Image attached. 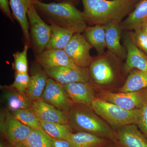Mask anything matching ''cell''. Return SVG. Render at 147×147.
Instances as JSON below:
<instances>
[{
    "label": "cell",
    "mask_w": 147,
    "mask_h": 147,
    "mask_svg": "<svg viewBox=\"0 0 147 147\" xmlns=\"http://www.w3.org/2000/svg\"><path fill=\"white\" fill-rule=\"evenodd\" d=\"M67 118L68 124L72 129L95 134L118 144L116 131L90 107L74 104L67 113Z\"/></svg>",
    "instance_id": "obj_3"
},
{
    "label": "cell",
    "mask_w": 147,
    "mask_h": 147,
    "mask_svg": "<svg viewBox=\"0 0 147 147\" xmlns=\"http://www.w3.org/2000/svg\"><path fill=\"white\" fill-rule=\"evenodd\" d=\"M84 36L92 47L99 55L105 53L106 47L105 27L104 25L87 26L84 30Z\"/></svg>",
    "instance_id": "obj_23"
},
{
    "label": "cell",
    "mask_w": 147,
    "mask_h": 147,
    "mask_svg": "<svg viewBox=\"0 0 147 147\" xmlns=\"http://www.w3.org/2000/svg\"><path fill=\"white\" fill-rule=\"evenodd\" d=\"M30 81L28 74L15 72L14 82L10 87L20 92L26 93Z\"/></svg>",
    "instance_id": "obj_31"
},
{
    "label": "cell",
    "mask_w": 147,
    "mask_h": 147,
    "mask_svg": "<svg viewBox=\"0 0 147 147\" xmlns=\"http://www.w3.org/2000/svg\"><path fill=\"white\" fill-rule=\"evenodd\" d=\"M1 131L11 144L24 143L32 129L22 123L8 110L1 115Z\"/></svg>",
    "instance_id": "obj_8"
},
{
    "label": "cell",
    "mask_w": 147,
    "mask_h": 147,
    "mask_svg": "<svg viewBox=\"0 0 147 147\" xmlns=\"http://www.w3.org/2000/svg\"><path fill=\"white\" fill-rule=\"evenodd\" d=\"M31 43L36 55L47 49L51 36L50 25L45 23L35 8L31 6L28 12Z\"/></svg>",
    "instance_id": "obj_6"
},
{
    "label": "cell",
    "mask_w": 147,
    "mask_h": 147,
    "mask_svg": "<svg viewBox=\"0 0 147 147\" xmlns=\"http://www.w3.org/2000/svg\"><path fill=\"white\" fill-rule=\"evenodd\" d=\"M15 117L32 129L44 131L39 119L31 109H22L11 112Z\"/></svg>",
    "instance_id": "obj_27"
},
{
    "label": "cell",
    "mask_w": 147,
    "mask_h": 147,
    "mask_svg": "<svg viewBox=\"0 0 147 147\" xmlns=\"http://www.w3.org/2000/svg\"><path fill=\"white\" fill-rule=\"evenodd\" d=\"M140 28L147 34V20L142 24Z\"/></svg>",
    "instance_id": "obj_38"
},
{
    "label": "cell",
    "mask_w": 147,
    "mask_h": 147,
    "mask_svg": "<svg viewBox=\"0 0 147 147\" xmlns=\"http://www.w3.org/2000/svg\"><path fill=\"white\" fill-rule=\"evenodd\" d=\"M105 27V41L108 51L115 55L121 60L126 59L125 47L121 43L122 30L120 24L114 21L104 25Z\"/></svg>",
    "instance_id": "obj_18"
},
{
    "label": "cell",
    "mask_w": 147,
    "mask_h": 147,
    "mask_svg": "<svg viewBox=\"0 0 147 147\" xmlns=\"http://www.w3.org/2000/svg\"><path fill=\"white\" fill-rule=\"evenodd\" d=\"M30 73V83L26 94L34 101L41 99L49 77L44 69L36 61L32 65Z\"/></svg>",
    "instance_id": "obj_17"
},
{
    "label": "cell",
    "mask_w": 147,
    "mask_h": 147,
    "mask_svg": "<svg viewBox=\"0 0 147 147\" xmlns=\"http://www.w3.org/2000/svg\"><path fill=\"white\" fill-rule=\"evenodd\" d=\"M91 108L113 129L130 124L137 125L140 109L129 110L99 98H95Z\"/></svg>",
    "instance_id": "obj_4"
},
{
    "label": "cell",
    "mask_w": 147,
    "mask_h": 147,
    "mask_svg": "<svg viewBox=\"0 0 147 147\" xmlns=\"http://www.w3.org/2000/svg\"><path fill=\"white\" fill-rule=\"evenodd\" d=\"M84 16L90 25L120 24L141 0H81Z\"/></svg>",
    "instance_id": "obj_1"
},
{
    "label": "cell",
    "mask_w": 147,
    "mask_h": 147,
    "mask_svg": "<svg viewBox=\"0 0 147 147\" xmlns=\"http://www.w3.org/2000/svg\"><path fill=\"white\" fill-rule=\"evenodd\" d=\"M35 0H9V6L12 11V16L20 25L25 45L30 47V25L28 17V12L31 6L33 4Z\"/></svg>",
    "instance_id": "obj_15"
},
{
    "label": "cell",
    "mask_w": 147,
    "mask_h": 147,
    "mask_svg": "<svg viewBox=\"0 0 147 147\" xmlns=\"http://www.w3.org/2000/svg\"><path fill=\"white\" fill-rule=\"evenodd\" d=\"M147 88V73L136 69L131 70L119 92L137 91Z\"/></svg>",
    "instance_id": "obj_25"
},
{
    "label": "cell",
    "mask_w": 147,
    "mask_h": 147,
    "mask_svg": "<svg viewBox=\"0 0 147 147\" xmlns=\"http://www.w3.org/2000/svg\"><path fill=\"white\" fill-rule=\"evenodd\" d=\"M49 78L64 86L76 82H89L88 67L75 69L67 67L44 69Z\"/></svg>",
    "instance_id": "obj_11"
},
{
    "label": "cell",
    "mask_w": 147,
    "mask_h": 147,
    "mask_svg": "<svg viewBox=\"0 0 147 147\" xmlns=\"http://www.w3.org/2000/svg\"><path fill=\"white\" fill-rule=\"evenodd\" d=\"M99 98L125 110L140 109L147 100V89L137 91L113 92L108 90L100 92Z\"/></svg>",
    "instance_id": "obj_7"
},
{
    "label": "cell",
    "mask_w": 147,
    "mask_h": 147,
    "mask_svg": "<svg viewBox=\"0 0 147 147\" xmlns=\"http://www.w3.org/2000/svg\"><path fill=\"white\" fill-rule=\"evenodd\" d=\"M103 147H122L119 144L115 142H110L108 144Z\"/></svg>",
    "instance_id": "obj_36"
},
{
    "label": "cell",
    "mask_w": 147,
    "mask_h": 147,
    "mask_svg": "<svg viewBox=\"0 0 147 147\" xmlns=\"http://www.w3.org/2000/svg\"><path fill=\"white\" fill-rule=\"evenodd\" d=\"M147 20V0H141L120 25L122 30L132 31L141 28Z\"/></svg>",
    "instance_id": "obj_21"
},
{
    "label": "cell",
    "mask_w": 147,
    "mask_h": 147,
    "mask_svg": "<svg viewBox=\"0 0 147 147\" xmlns=\"http://www.w3.org/2000/svg\"><path fill=\"white\" fill-rule=\"evenodd\" d=\"M124 45L127 51L126 61L123 67L125 73L134 69L147 73V56L134 44L129 33L124 37Z\"/></svg>",
    "instance_id": "obj_12"
},
{
    "label": "cell",
    "mask_w": 147,
    "mask_h": 147,
    "mask_svg": "<svg viewBox=\"0 0 147 147\" xmlns=\"http://www.w3.org/2000/svg\"><path fill=\"white\" fill-rule=\"evenodd\" d=\"M35 60L44 69L62 66L75 69L80 67L75 65L63 50L47 49L36 55Z\"/></svg>",
    "instance_id": "obj_13"
},
{
    "label": "cell",
    "mask_w": 147,
    "mask_h": 147,
    "mask_svg": "<svg viewBox=\"0 0 147 147\" xmlns=\"http://www.w3.org/2000/svg\"><path fill=\"white\" fill-rule=\"evenodd\" d=\"M40 121L45 132L50 137L55 139H63L68 141L72 134V128L68 124Z\"/></svg>",
    "instance_id": "obj_26"
},
{
    "label": "cell",
    "mask_w": 147,
    "mask_h": 147,
    "mask_svg": "<svg viewBox=\"0 0 147 147\" xmlns=\"http://www.w3.org/2000/svg\"><path fill=\"white\" fill-rule=\"evenodd\" d=\"M0 147H5V146L1 142V144H0Z\"/></svg>",
    "instance_id": "obj_39"
},
{
    "label": "cell",
    "mask_w": 147,
    "mask_h": 147,
    "mask_svg": "<svg viewBox=\"0 0 147 147\" xmlns=\"http://www.w3.org/2000/svg\"><path fill=\"white\" fill-rule=\"evenodd\" d=\"M2 100L11 112L22 109H31L33 100L26 93H22L10 87L1 86Z\"/></svg>",
    "instance_id": "obj_20"
},
{
    "label": "cell",
    "mask_w": 147,
    "mask_h": 147,
    "mask_svg": "<svg viewBox=\"0 0 147 147\" xmlns=\"http://www.w3.org/2000/svg\"><path fill=\"white\" fill-rule=\"evenodd\" d=\"M40 120L50 123L68 124L67 114L42 99L34 100L31 108Z\"/></svg>",
    "instance_id": "obj_16"
},
{
    "label": "cell",
    "mask_w": 147,
    "mask_h": 147,
    "mask_svg": "<svg viewBox=\"0 0 147 147\" xmlns=\"http://www.w3.org/2000/svg\"><path fill=\"white\" fill-rule=\"evenodd\" d=\"M11 144L13 147H29L24 143H16Z\"/></svg>",
    "instance_id": "obj_37"
},
{
    "label": "cell",
    "mask_w": 147,
    "mask_h": 147,
    "mask_svg": "<svg viewBox=\"0 0 147 147\" xmlns=\"http://www.w3.org/2000/svg\"><path fill=\"white\" fill-rule=\"evenodd\" d=\"M33 4L39 15L50 24H56L75 33L83 32L87 26L83 11L79 10L71 3H46L39 0H35Z\"/></svg>",
    "instance_id": "obj_2"
},
{
    "label": "cell",
    "mask_w": 147,
    "mask_h": 147,
    "mask_svg": "<svg viewBox=\"0 0 147 147\" xmlns=\"http://www.w3.org/2000/svg\"><path fill=\"white\" fill-rule=\"evenodd\" d=\"M25 144L29 147H52L49 135L38 129H32Z\"/></svg>",
    "instance_id": "obj_28"
},
{
    "label": "cell",
    "mask_w": 147,
    "mask_h": 147,
    "mask_svg": "<svg viewBox=\"0 0 147 147\" xmlns=\"http://www.w3.org/2000/svg\"><path fill=\"white\" fill-rule=\"evenodd\" d=\"M39 1H41L42 0H39ZM56 1H59V2H67L71 3L74 4V5H76L79 3V0H56Z\"/></svg>",
    "instance_id": "obj_35"
},
{
    "label": "cell",
    "mask_w": 147,
    "mask_h": 147,
    "mask_svg": "<svg viewBox=\"0 0 147 147\" xmlns=\"http://www.w3.org/2000/svg\"><path fill=\"white\" fill-rule=\"evenodd\" d=\"M9 6V0H0V9L1 11L7 18L10 19L13 23L12 12L11 11Z\"/></svg>",
    "instance_id": "obj_33"
},
{
    "label": "cell",
    "mask_w": 147,
    "mask_h": 147,
    "mask_svg": "<svg viewBox=\"0 0 147 147\" xmlns=\"http://www.w3.org/2000/svg\"><path fill=\"white\" fill-rule=\"evenodd\" d=\"M63 87L74 104L91 107L96 97L93 88L90 82H76L64 85Z\"/></svg>",
    "instance_id": "obj_14"
},
{
    "label": "cell",
    "mask_w": 147,
    "mask_h": 147,
    "mask_svg": "<svg viewBox=\"0 0 147 147\" xmlns=\"http://www.w3.org/2000/svg\"><path fill=\"white\" fill-rule=\"evenodd\" d=\"M50 26L51 36L47 49L64 50L75 33L53 23L50 24Z\"/></svg>",
    "instance_id": "obj_24"
},
{
    "label": "cell",
    "mask_w": 147,
    "mask_h": 147,
    "mask_svg": "<svg viewBox=\"0 0 147 147\" xmlns=\"http://www.w3.org/2000/svg\"><path fill=\"white\" fill-rule=\"evenodd\" d=\"M52 147H71L70 142L63 139H55L49 136Z\"/></svg>",
    "instance_id": "obj_34"
},
{
    "label": "cell",
    "mask_w": 147,
    "mask_h": 147,
    "mask_svg": "<svg viewBox=\"0 0 147 147\" xmlns=\"http://www.w3.org/2000/svg\"><path fill=\"white\" fill-rule=\"evenodd\" d=\"M68 141L71 147H103L111 142L104 137L84 131L72 133Z\"/></svg>",
    "instance_id": "obj_22"
},
{
    "label": "cell",
    "mask_w": 147,
    "mask_h": 147,
    "mask_svg": "<svg viewBox=\"0 0 147 147\" xmlns=\"http://www.w3.org/2000/svg\"><path fill=\"white\" fill-rule=\"evenodd\" d=\"M92 48L84 35L76 33L63 50L76 65L85 68L88 67L93 60L90 55Z\"/></svg>",
    "instance_id": "obj_9"
},
{
    "label": "cell",
    "mask_w": 147,
    "mask_h": 147,
    "mask_svg": "<svg viewBox=\"0 0 147 147\" xmlns=\"http://www.w3.org/2000/svg\"><path fill=\"white\" fill-rule=\"evenodd\" d=\"M147 138V100L140 108V113L137 124Z\"/></svg>",
    "instance_id": "obj_32"
},
{
    "label": "cell",
    "mask_w": 147,
    "mask_h": 147,
    "mask_svg": "<svg viewBox=\"0 0 147 147\" xmlns=\"http://www.w3.org/2000/svg\"><path fill=\"white\" fill-rule=\"evenodd\" d=\"M118 143L122 147H147V139L137 125L121 127L116 131Z\"/></svg>",
    "instance_id": "obj_19"
},
{
    "label": "cell",
    "mask_w": 147,
    "mask_h": 147,
    "mask_svg": "<svg viewBox=\"0 0 147 147\" xmlns=\"http://www.w3.org/2000/svg\"><path fill=\"white\" fill-rule=\"evenodd\" d=\"M121 60L109 51L94 57L88 67L89 82L100 86L114 84L118 78Z\"/></svg>",
    "instance_id": "obj_5"
},
{
    "label": "cell",
    "mask_w": 147,
    "mask_h": 147,
    "mask_svg": "<svg viewBox=\"0 0 147 147\" xmlns=\"http://www.w3.org/2000/svg\"><path fill=\"white\" fill-rule=\"evenodd\" d=\"M131 40L139 49L147 56V34L139 28L129 33Z\"/></svg>",
    "instance_id": "obj_30"
},
{
    "label": "cell",
    "mask_w": 147,
    "mask_h": 147,
    "mask_svg": "<svg viewBox=\"0 0 147 147\" xmlns=\"http://www.w3.org/2000/svg\"><path fill=\"white\" fill-rule=\"evenodd\" d=\"M29 47L28 45L25 44L23 51L17 52L13 54L14 61L13 65L15 72L28 73V52Z\"/></svg>",
    "instance_id": "obj_29"
},
{
    "label": "cell",
    "mask_w": 147,
    "mask_h": 147,
    "mask_svg": "<svg viewBox=\"0 0 147 147\" xmlns=\"http://www.w3.org/2000/svg\"><path fill=\"white\" fill-rule=\"evenodd\" d=\"M41 99L67 114L74 104L63 88V86L48 78Z\"/></svg>",
    "instance_id": "obj_10"
}]
</instances>
